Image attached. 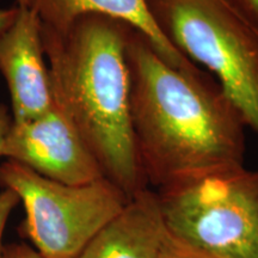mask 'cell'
<instances>
[{
  "label": "cell",
  "instance_id": "9c48e42d",
  "mask_svg": "<svg viewBox=\"0 0 258 258\" xmlns=\"http://www.w3.org/2000/svg\"><path fill=\"white\" fill-rule=\"evenodd\" d=\"M31 3L41 24L50 30L64 31L85 15L110 16L146 37L167 63L184 71L199 70L160 30L148 9L147 0H31Z\"/></svg>",
  "mask_w": 258,
  "mask_h": 258
},
{
  "label": "cell",
  "instance_id": "5bb4252c",
  "mask_svg": "<svg viewBox=\"0 0 258 258\" xmlns=\"http://www.w3.org/2000/svg\"><path fill=\"white\" fill-rule=\"evenodd\" d=\"M12 123L11 111L3 103H0V157H3V150H4V143L6 134H8L10 127Z\"/></svg>",
  "mask_w": 258,
  "mask_h": 258
},
{
  "label": "cell",
  "instance_id": "7a4b0ae2",
  "mask_svg": "<svg viewBox=\"0 0 258 258\" xmlns=\"http://www.w3.org/2000/svg\"><path fill=\"white\" fill-rule=\"evenodd\" d=\"M133 30L97 14L82 16L61 32L41 24L54 102L105 178L128 199L147 188L132 128L127 48Z\"/></svg>",
  "mask_w": 258,
  "mask_h": 258
},
{
  "label": "cell",
  "instance_id": "7c38bea8",
  "mask_svg": "<svg viewBox=\"0 0 258 258\" xmlns=\"http://www.w3.org/2000/svg\"><path fill=\"white\" fill-rule=\"evenodd\" d=\"M160 258H211L205 254L196 252V251L190 250L188 247L183 246L175 240L169 238L166 233L165 241H164L163 251H161Z\"/></svg>",
  "mask_w": 258,
  "mask_h": 258
},
{
  "label": "cell",
  "instance_id": "ba28073f",
  "mask_svg": "<svg viewBox=\"0 0 258 258\" xmlns=\"http://www.w3.org/2000/svg\"><path fill=\"white\" fill-rule=\"evenodd\" d=\"M166 231L156 192L135 194L76 258H160Z\"/></svg>",
  "mask_w": 258,
  "mask_h": 258
},
{
  "label": "cell",
  "instance_id": "8992f818",
  "mask_svg": "<svg viewBox=\"0 0 258 258\" xmlns=\"http://www.w3.org/2000/svg\"><path fill=\"white\" fill-rule=\"evenodd\" d=\"M3 157L63 184H88L104 178L96 158L55 102L37 117L12 122Z\"/></svg>",
  "mask_w": 258,
  "mask_h": 258
},
{
  "label": "cell",
  "instance_id": "6da1fadb",
  "mask_svg": "<svg viewBox=\"0 0 258 258\" xmlns=\"http://www.w3.org/2000/svg\"><path fill=\"white\" fill-rule=\"evenodd\" d=\"M127 56L132 128L147 185L244 166L246 123L218 84L167 63L137 30Z\"/></svg>",
  "mask_w": 258,
  "mask_h": 258
},
{
  "label": "cell",
  "instance_id": "277c9868",
  "mask_svg": "<svg viewBox=\"0 0 258 258\" xmlns=\"http://www.w3.org/2000/svg\"><path fill=\"white\" fill-rule=\"evenodd\" d=\"M164 35L186 59L217 77L258 135V34L226 0H147Z\"/></svg>",
  "mask_w": 258,
  "mask_h": 258
},
{
  "label": "cell",
  "instance_id": "8fae6325",
  "mask_svg": "<svg viewBox=\"0 0 258 258\" xmlns=\"http://www.w3.org/2000/svg\"><path fill=\"white\" fill-rule=\"evenodd\" d=\"M18 195L14 190L11 189H3V191L0 192V258H2V239H3V233H4L6 222L9 220L10 214L12 211L17 207L19 203Z\"/></svg>",
  "mask_w": 258,
  "mask_h": 258
},
{
  "label": "cell",
  "instance_id": "3957f363",
  "mask_svg": "<svg viewBox=\"0 0 258 258\" xmlns=\"http://www.w3.org/2000/svg\"><path fill=\"white\" fill-rule=\"evenodd\" d=\"M169 238L211 258H258V170L228 167L158 189Z\"/></svg>",
  "mask_w": 258,
  "mask_h": 258
},
{
  "label": "cell",
  "instance_id": "4fadbf2b",
  "mask_svg": "<svg viewBox=\"0 0 258 258\" xmlns=\"http://www.w3.org/2000/svg\"><path fill=\"white\" fill-rule=\"evenodd\" d=\"M2 258H44L34 247L25 244H11L3 247Z\"/></svg>",
  "mask_w": 258,
  "mask_h": 258
},
{
  "label": "cell",
  "instance_id": "9a60e30c",
  "mask_svg": "<svg viewBox=\"0 0 258 258\" xmlns=\"http://www.w3.org/2000/svg\"><path fill=\"white\" fill-rule=\"evenodd\" d=\"M16 12H17L16 6H12V8H0V32L4 31L12 23V21L16 17Z\"/></svg>",
  "mask_w": 258,
  "mask_h": 258
},
{
  "label": "cell",
  "instance_id": "5b68a950",
  "mask_svg": "<svg viewBox=\"0 0 258 258\" xmlns=\"http://www.w3.org/2000/svg\"><path fill=\"white\" fill-rule=\"evenodd\" d=\"M0 188L23 202L22 232L44 258H76L127 205V195L104 178L70 185L12 160L0 164Z\"/></svg>",
  "mask_w": 258,
  "mask_h": 258
},
{
  "label": "cell",
  "instance_id": "30bf717a",
  "mask_svg": "<svg viewBox=\"0 0 258 258\" xmlns=\"http://www.w3.org/2000/svg\"><path fill=\"white\" fill-rule=\"evenodd\" d=\"M226 2L258 34V0H226Z\"/></svg>",
  "mask_w": 258,
  "mask_h": 258
},
{
  "label": "cell",
  "instance_id": "52a82bcc",
  "mask_svg": "<svg viewBox=\"0 0 258 258\" xmlns=\"http://www.w3.org/2000/svg\"><path fill=\"white\" fill-rule=\"evenodd\" d=\"M16 17L0 32V73L11 98L12 122H24L49 110L51 92L41 21L31 0H17Z\"/></svg>",
  "mask_w": 258,
  "mask_h": 258
}]
</instances>
